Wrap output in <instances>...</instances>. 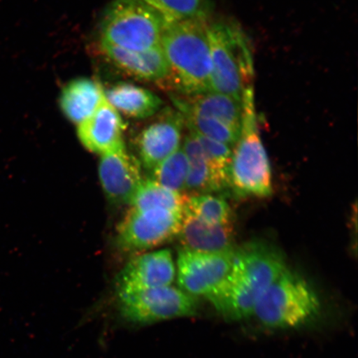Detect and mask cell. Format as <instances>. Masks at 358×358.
<instances>
[{
  "instance_id": "1",
  "label": "cell",
  "mask_w": 358,
  "mask_h": 358,
  "mask_svg": "<svg viewBox=\"0 0 358 358\" xmlns=\"http://www.w3.org/2000/svg\"><path fill=\"white\" fill-rule=\"evenodd\" d=\"M285 268L284 257L275 246L250 241L235 249L229 275L206 299L226 320L248 319L253 316L259 299Z\"/></svg>"
},
{
  "instance_id": "2",
  "label": "cell",
  "mask_w": 358,
  "mask_h": 358,
  "mask_svg": "<svg viewBox=\"0 0 358 358\" xmlns=\"http://www.w3.org/2000/svg\"><path fill=\"white\" fill-rule=\"evenodd\" d=\"M208 21L170 22L164 31L160 45L166 57L169 74L160 86L174 95L191 96L212 92Z\"/></svg>"
},
{
  "instance_id": "3",
  "label": "cell",
  "mask_w": 358,
  "mask_h": 358,
  "mask_svg": "<svg viewBox=\"0 0 358 358\" xmlns=\"http://www.w3.org/2000/svg\"><path fill=\"white\" fill-rule=\"evenodd\" d=\"M207 34L212 59V92L243 101L255 76L252 44L238 22L208 21Z\"/></svg>"
},
{
  "instance_id": "4",
  "label": "cell",
  "mask_w": 358,
  "mask_h": 358,
  "mask_svg": "<svg viewBox=\"0 0 358 358\" xmlns=\"http://www.w3.org/2000/svg\"><path fill=\"white\" fill-rule=\"evenodd\" d=\"M243 122L232 150L230 187L238 196L267 198L272 194V171L259 131L253 86L243 96Z\"/></svg>"
},
{
  "instance_id": "5",
  "label": "cell",
  "mask_w": 358,
  "mask_h": 358,
  "mask_svg": "<svg viewBox=\"0 0 358 358\" xmlns=\"http://www.w3.org/2000/svg\"><path fill=\"white\" fill-rule=\"evenodd\" d=\"M320 310L319 296L312 286L285 268L259 299L253 316L266 328L287 330L311 323Z\"/></svg>"
},
{
  "instance_id": "6",
  "label": "cell",
  "mask_w": 358,
  "mask_h": 358,
  "mask_svg": "<svg viewBox=\"0 0 358 358\" xmlns=\"http://www.w3.org/2000/svg\"><path fill=\"white\" fill-rule=\"evenodd\" d=\"M168 22L140 0H113L101 24V42L132 51L159 46Z\"/></svg>"
},
{
  "instance_id": "7",
  "label": "cell",
  "mask_w": 358,
  "mask_h": 358,
  "mask_svg": "<svg viewBox=\"0 0 358 358\" xmlns=\"http://www.w3.org/2000/svg\"><path fill=\"white\" fill-rule=\"evenodd\" d=\"M116 294L120 317L132 326L152 325L198 313L196 298L171 285Z\"/></svg>"
},
{
  "instance_id": "8",
  "label": "cell",
  "mask_w": 358,
  "mask_h": 358,
  "mask_svg": "<svg viewBox=\"0 0 358 358\" xmlns=\"http://www.w3.org/2000/svg\"><path fill=\"white\" fill-rule=\"evenodd\" d=\"M182 213L131 208L120 222L116 243L124 252H143L168 243L180 231Z\"/></svg>"
},
{
  "instance_id": "9",
  "label": "cell",
  "mask_w": 358,
  "mask_h": 358,
  "mask_svg": "<svg viewBox=\"0 0 358 358\" xmlns=\"http://www.w3.org/2000/svg\"><path fill=\"white\" fill-rule=\"evenodd\" d=\"M235 249L221 253L179 250L177 259L179 289L194 298H208L229 275Z\"/></svg>"
},
{
  "instance_id": "10",
  "label": "cell",
  "mask_w": 358,
  "mask_h": 358,
  "mask_svg": "<svg viewBox=\"0 0 358 358\" xmlns=\"http://www.w3.org/2000/svg\"><path fill=\"white\" fill-rule=\"evenodd\" d=\"M159 113L136 138L138 162L150 172L180 149L185 127V119L178 110L168 107Z\"/></svg>"
},
{
  "instance_id": "11",
  "label": "cell",
  "mask_w": 358,
  "mask_h": 358,
  "mask_svg": "<svg viewBox=\"0 0 358 358\" xmlns=\"http://www.w3.org/2000/svg\"><path fill=\"white\" fill-rule=\"evenodd\" d=\"M99 177L107 199L131 205L144 179L138 160L125 147L101 155Z\"/></svg>"
},
{
  "instance_id": "12",
  "label": "cell",
  "mask_w": 358,
  "mask_h": 358,
  "mask_svg": "<svg viewBox=\"0 0 358 358\" xmlns=\"http://www.w3.org/2000/svg\"><path fill=\"white\" fill-rule=\"evenodd\" d=\"M176 276L171 250L163 249L138 255L120 272L116 294L169 286Z\"/></svg>"
},
{
  "instance_id": "13",
  "label": "cell",
  "mask_w": 358,
  "mask_h": 358,
  "mask_svg": "<svg viewBox=\"0 0 358 358\" xmlns=\"http://www.w3.org/2000/svg\"><path fill=\"white\" fill-rule=\"evenodd\" d=\"M124 129L122 116L105 98L95 113L78 124V136L87 150L101 155L125 147Z\"/></svg>"
},
{
  "instance_id": "14",
  "label": "cell",
  "mask_w": 358,
  "mask_h": 358,
  "mask_svg": "<svg viewBox=\"0 0 358 358\" xmlns=\"http://www.w3.org/2000/svg\"><path fill=\"white\" fill-rule=\"evenodd\" d=\"M103 55L112 65L133 78L162 83L169 64L161 45L145 51H132L101 42Z\"/></svg>"
},
{
  "instance_id": "15",
  "label": "cell",
  "mask_w": 358,
  "mask_h": 358,
  "mask_svg": "<svg viewBox=\"0 0 358 358\" xmlns=\"http://www.w3.org/2000/svg\"><path fill=\"white\" fill-rule=\"evenodd\" d=\"M171 99L176 110L182 116L194 115L216 120L236 131H241L243 101L214 92L191 96L172 94Z\"/></svg>"
},
{
  "instance_id": "16",
  "label": "cell",
  "mask_w": 358,
  "mask_h": 358,
  "mask_svg": "<svg viewBox=\"0 0 358 358\" xmlns=\"http://www.w3.org/2000/svg\"><path fill=\"white\" fill-rule=\"evenodd\" d=\"M178 236L182 249L191 252L221 253L236 248L234 225H212L185 211Z\"/></svg>"
},
{
  "instance_id": "17",
  "label": "cell",
  "mask_w": 358,
  "mask_h": 358,
  "mask_svg": "<svg viewBox=\"0 0 358 358\" xmlns=\"http://www.w3.org/2000/svg\"><path fill=\"white\" fill-rule=\"evenodd\" d=\"M105 98L104 90L99 83L80 78L71 80L62 89L60 107L66 117L78 125L95 113Z\"/></svg>"
},
{
  "instance_id": "18",
  "label": "cell",
  "mask_w": 358,
  "mask_h": 358,
  "mask_svg": "<svg viewBox=\"0 0 358 358\" xmlns=\"http://www.w3.org/2000/svg\"><path fill=\"white\" fill-rule=\"evenodd\" d=\"M107 101L129 118L146 119L161 110L163 101L156 94L131 83H120L104 91Z\"/></svg>"
},
{
  "instance_id": "19",
  "label": "cell",
  "mask_w": 358,
  "mask_h": 358,
  "mask_svg": "<svg viewBox=\"0 0 358 358\" xmlns=\"http://www.w3.org/2000/svg\"><path fill=\"white\" fill-rule=\"evenodd\" d=\"M182 149L189 163L185 189L194 192V194L222 192L194 133L189 131L187 134Z\"/></svg>"
},
{
  "instance_id": "20",
  "label": "cell",
  "mask_w": 358,
  "mask_h": 358,
  "mask_svg": "<svg viewBox=\"0 0 358 358\" xmlns=\"http://www.w3.org/2000/svg\"><path fill=\"white\" fill-rule=\"evenodd\" d=\"M187 196L180 192L169 190L152 179H147L143 181L131 205V208L136 209L163 208L183 214Z\"/></svg>"
},
{
  "instance_id": "21",
  "label": "cell",
  "mask_w": 358,
  "mask_h": 358,
  "mask_svg": "<svg viewBox=\"0 0 358 358\" xmlns=\"http://www.w3.org/2000/svg\"><path fill=\"white\" fill-rule=\"evenodd\" d=\"M162 15L168 24L186 20H209L212 0H140Z\"/></svg>"
},
{
  "instance_id": "22",
  "label": "cell",
  "mask_w": 358,
  "mask_h": 358,
  "mask_svg": "<svg viewBox=\"0 0 358 358\" xmlns=\"http://www.w3.org/2000/svg\"><path fill=\"white\" fill-rule=\"evenodd\" d=\"M185 211L212 225H234V213L227 201L210 194L187 195Z\"/></svg>"
},
{
  "instance_id": "23",
  "label": "cell",
  "mask_w": 358,
  "mask_h": 358,
  "mask_svg": "<svg viewBox=\"0 0 358 358\" xmlns=\"http://www.w3.org/2000/svg\"><path fill=\"white\" fill-rule=\"evenodd\" d=\"M189 170V159L180 148L152 170L150 179L169 190L182 194L185 190Z\"/></svg>"
},
{
  "instance_id": "24",
  "label": "cell",
  "mask_w": 358,
  "mask_h": 358,
  "mask_svg": "<svg viewBox=\"0 0 358 358\" xmlns=\"http://www.w3.org/2000/svg\"><path fill=\"white\" fill-rule=\"evenodd\" d=\"M182 117L185 119V127L191 132L221 142L231 148H234L238 141L241 131H236L216 120L194 115H185Z\"/></svg>"
}]
</instances>
